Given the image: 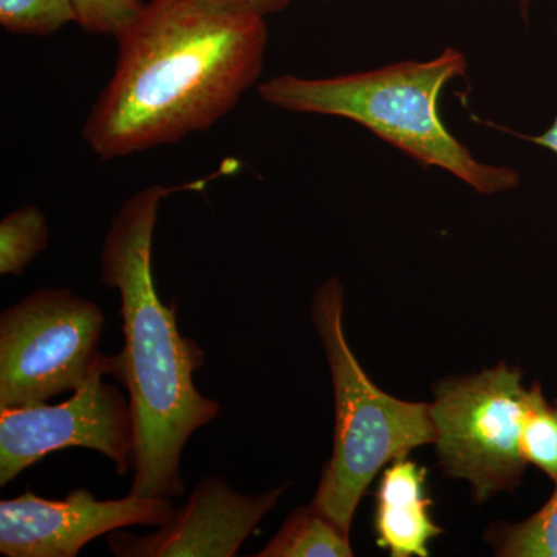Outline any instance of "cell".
I'll list each match as a JSON object with an SVG mask.
<instances>
[{
    "label": "cell",
    "mask_w": 557,
    "mask_h": 557,
    "mask_svg": "<svg viewBox=\"0 0 557 557\" xmlns=\"http://www.w3.org/2000/svg\"><path fill=\"white\" fill-rule=\"evenodd\" d=\"M76 24L95 35L119 36L141 10V0H72Z\"/></svg>",
    "instance_id": "2e32d148"
},
{
    "label": "cell",
    "mask_w": 557,
    "mask_h": 557,
    "mask_svg": "<svg viewBox=\"0 0 557 557\" xmlns=\"http://www.w3.org/2000/svg\"><path fill=\"white\" fill-rule=\"evenodd\" d=\"M527 392L520 369L504 362L434 384L431 418L440 468L468 480L478 504L520 485L528 465L520 448Z\"/></svg>",
    "instance_id": "8992f818"
},
{
    "label": "cell",
    "mask_w": 557,
    "mask_h": 557,
    "mask_svg": "<svg viewBox=\"0 0 557 557\" xmlns=\"http://www.w3.org/2000/svg\"><path fill=\"white\" fill-rule=\"evenodd\" d=\"M230 2L258 11L263 16H269V14L287 9L289 0H230Z\"/></svg>",
    "instance_id": "e0dca14e"
},
{
    "label": "cell",
    "mask_w": 557,
    "mask_h": 557,
    "mask_svg": "<svg viewBox=\"0 0 557 557\" xmlns=\"http://www.w3.org/2000/svg\"><path fill=\"white\" fill-rule=\"evenodd\" d=\"M426 471L408 458L392 461L376 493L375 531L379 547L392 557H428V544L443 534L429 515L431 498L424 496Z\"/></svg>",
    "instance_id": "30bf717a"
},
{
    "label": "cell",
    "mask_w": 557,
    "mask_h": 557,
    "mask_svg": "<svg viewBox=\"0 0 557 557\" xmlns=\"http://www.w3.org/2000/svg\"><path fill=\"white\" fill-rule=\"evenodd\" d=\"M46 214L35 205H25L0 223V274L21 276L49 245Z\"/></svg>",
    "instance_id": "4fadbf2b"
},
{
    "label": "cell",
    "mask_w": 557,
    "mask_h": 557,
    "mask_svg": "<svg viewBox=\"0 0 557 557\" xmlns=\"http://www.w3.org/2000/svg\"><path fill=\"white\" fill-rule=\"evenodd\" d=\"M555 403H556V405H557V399H556V401H555Z\"/></svg>",
    "instance_id": "d6986e66"
},
{
    "label": "cell",
    "mask_w": 557,
    "mask_h": 557,
    "mask_svg": "<svg viewBox=\"0 0 557 557\" xmlns=\"http://www.w3.org/2000/svg\"><path fill=\"white\" fill-rule=\"evenodd\" d=\"M104 364L61 405L47 403L0 410V485L51 453L65 448L97 450L112 460L116 472L134 468L135 428L131 401L120 388L104 383Z\"/></svg>",
    "instance_id": "52a82bcc"
},
{
    "label": "cell",
    "mask_w": 557,
    "mask_h": 557,
    "mask_svg": "<svg viewBox=\"0 0 557 557\" xmlns=\"http://www.w3.org/2000/svg\"><path fill=\"white\" fill-rule=\"evenodd\" d=\"M104 313L69 288H40L0 314V410L78 391L104 364Z\"/></svg>",
    "instance_id": "5b68a950"
},
{
    "label": "cell",
    "mask_w": 557,
    "mask_h": 557,
    "mask_svg": "<svg viewBox=\"0 0 557 557\" xmlns=\"http://www.w3.org/2000/svg\"><path fill=\"white\" fill-rule=\"evenodd\" d=\"M522 2H527V0H522ZM530 141L536 143V145L542 146V148L552 150L557 156V119L555 123L549 126L548 131H545L544 134L537 135V137L530 138Z\"/></svg>",
    "instance_id": "ac0fdd59"
},
{
    "label": "cell",
    "mask_w": 557,
    "mask_h": 557,
    "mask_svg": "<svg viewBox=\"0 0 557 557\" xmlns=\"http://www.w3.org/2000/svg\"><path fill=\"white\" fill-rule=\"evenodd\" d=\"M170 497L100 500L86 487L50 500L25 491L0 502V553L7 557H75L89 542L126 527H160L170 518Z\"/></svg>",
    "instance_id": "ba28073f"
},
{
    "label": "cell",
    "mask_w": 557,
    "mask_h": 557,
    "mask_svg": "<svg viewBox=\"0 0 557 557\" xmlns=\"http://www.w3.org/2000/svg\"><path fill=\"white\" fill-rule=\"evenodd\" d=\"M520 448L527 463L542 469L553 482L557 480V405H549L541 383L527 392Z\"/></svg>",
    "instance_id": "5bb4252c"
},
{
    "label": "cell",
    "mask_w": 557,
    "mask_h": 557,
    "mask_svg": "<svg viewBox=\"0 0 557 557\" xmlns=\"http://www.w3.org/2000/svg\"><path fill=\"white\" fill-rule=\"evenodd\" d=\"M467 72V57L446 49L431 61L395 62L333 78L274 76L258 90L277 109L355 121L424 168L449 172L483 196L507 193L518 188V171L475 159L440 115L446 84Z\"/></svg>",
    "instance_id": "3957f363"
},
{
    "label": "cell",
    "mask_w": 557,
    "mask_h": 557,
    "mask_svg": "<svg viewBox=\"0 0 557 557\" xmlns=\"http://www.w3.org/2000/svg\"><path fill=\"white\" fill-rule=\"evenodd\" d=\"M265 17L230 0L143 3L115 36V70L84 123V141L115 160L214 126L258 83Z\"/></svg>",
    "instance_id": "6da1fadb"
},
{
    "label": "cell",
    "mask_w": 557,
    "mask_h": 557,
    "mask_svg": "<svg viewBox=\"0 0 557 557\" xmlns=\"http://www.w3.org/2000/svg\"><path fill=\"white\" fill-rule=\"evenodd\" d=\"M556 490L544 508L516 525H493L486 541L497 556L557 557V480Z\"/></svg>",
    "instance_id": "7c38bea8"
},
{
    "label": "cell",
    "mask_w": 557,
    "mask_h": 557,
    "mask_svg": "<svg viewBox=\"0 0 557 557\" xmlns=\"http://www.w3.org/2000/svg\"><path fill=\"white\" fill-rule=\"evenodd\" d=\"M344 288L330 277L314 293L311 318L335 391V445L313 505L350 536L359 502L384 465L435 443L431 405L401 401L366 375L344 333Z\"/></svg>",
    "instance_id": "277c9868"
},
{
    "label": "cell",
    "mask_w": 557,
    "mask_h": 557,
    "mask_svg": "<svg viewBox=\"0 0 557 557\" xmlns=\"http://www.w3.org/2000/svg\"><path fill=\"white\" fill-rule=\"evenodd\" d=\"M287 485L258 496L231 487L225 480L201 479L186 504L148 536L119 530L109 536V548L119 557H233L277 504Z\"/></svg>",
    "instance_id": "9c48e42d"
},
{
    "label": "cell",
    "mask_w": 557,
    "mask_h": 557,
    "mask_svg": "<svg viewBox=\"0 0 557 557\" xmlns=\"http://www.w3.org/2000/svg\"><path fill=\"white\" fill-rule=\"evenodd\" d=\"M207 180L183 186L153 185L124 201L110 222L101 249V282L119 289L124 347L106 357L108 375L129 392L135 428L131 494L180 497L185 480L182 454L194 432L219 417L220 405L194 384L205 351L180 333L175 306L157 292L152 273L153 233L161 201Z\"/></svg>",
    "instance_id": "7a4b0ae2"
},
{
    "label": "cell",
    "mask_w": 557,
    "mask_h": 557,
    "mask_svg": "<svg viewBox=\"0 0 557 557\" xmlns=\"http://www.w3.org/2000/svg\"><path fill=\"white\" fill-rule=\"evenodd\" d=\"M348 537L310 504L289 512L276 536L256 557H350Z\"/></svg>",
    "instance_id": "8fae6325"
},
{
    "label": "cell",
    "mask_w": 557,
    "mask_h": 557,
    "mask_svg": "<svg viewBox=\"0 0 557 557\" xmlns=\"http://www.w3.org/2000/svg\"><path fill=\"white\" fill-rule=\"evenodd\" d=\"M76 24L72 0H0V25L13 35L49 36Z\"/></svg>",
    "instance_id": "9a60e30c"
}]
</instances>
